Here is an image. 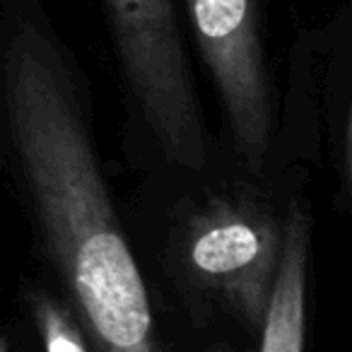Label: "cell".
Here are the masks:
<instances>
[{"mask_svg": "<svg viewBox=\"0 0 352 352\" xmlns=\"http://www.w3.org/2000/svg\"><path fill=\"white\" fill-rule=\"evenodd\" d=\"M0 94L27 191L94 352H162L82 113L73 56L41 0H0Z\"/></svg>", "mask_w": 352, "mask_h": 352, "instance_id": "6da1fadb", "label": "cell"}, {"mask_svg": "<svg viewBox=\"0 0 352 352\" xmlns=\"http://www.w3.org/2000/svg\"><path fill=\"white\" fill-rule=\"evenodd\" d=\"M123 85L171 162L201 169L203 113L179 0H99Z\"/></svg>", "mask_w": 352, "mask_h": 352, "instance_id": "7a4b0ae2", "label": "cell"}, {"mask_svg": "<svg viewBox=\"0 0 352 352\" xmlns=\"http://www.w3.org/2000/svg\"><path fill=\"white\" fill-rule=\"evenodd\" d=\"M220 92L239 155L261 169L273 133V89L263 49V0H179Z\"/></svg>", "mask_w": 352, "mask_h": 352, "instance_id": "3957f363", "label": "cell"}, {"mask_svg": "<svg viewBox=\"0 0 352 352\" xmlns=\"http://www.w3.org/2000/svg\"><path fill=\"white\" fill-rule=\"evenodd\" d=\"M283 251V227L239 203H212L186 230L193 278L222 294L236 314L261 326Z\"/></svg>", "mask_w": 352, "mask_h": 352, "instance_id": "277c9868", "label": "cell"}, {"mask_svg": "<svg viewBox=\"0 0 352 352\" xmlns=\"http://www.w3.org/2000/svg\"><path fill=\"white\" fill-rule=\"evenodd\" d=\"M311 227L299 206H292L283 225V251L261 323V352H304L307 340V283Z\"/></svg>", "mask_w": 352, "mask_h": 352, "instance_id": "5b68a950", "label": "cell"}, {"mask_svg": "<svg viewBox=\"0 0 352 352\" xmlns=\"http://www.w3.org/2000/svg\"><path fill=\"white\" fill-rule=\"evenodd\" d=\"M32 316L46 352H89L73 314L49 292L32 294Z\"/></svg>", "mask_w": 352, "mask_h": 352, "instance_id": "8992f818", "label": "cell"}, {"mask_svg": "<svg viewBox=\"0 0 352 352\" xmlns=\"http://www.w3.org/2000/svg\"><path fill=\"white\" fill-rule=\"evenodd\" d=\"M0 352H3V342H0Z\"/></svg>", "mask_w": 352, "mask_h": 352, "instance_id": "52a82bcc", "label": "cell"}]
</instances>
